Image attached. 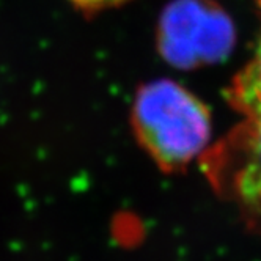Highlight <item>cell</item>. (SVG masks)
Instances as JSON below:
<instances>
[{
	"instance_id": "obj_1",
	"label": "cell",
	"mask_w": 261,
	"mask_h": 261,
	"mask_svg": "<svg viewBox=\"0 0 261 261\" xmlns=\"http://www.w3.org/2000/svg\"><path fill=\"white\" fill-rule=\"evenodd\" d=\"M139 142L164 170H179L208 146L210 112L195 95L173 81L142 87L133 109Z\"/></svg>"
},
{
	"instance_id": "obj_2",
	"label": "cell",
	"mask_w": 261,
	"mask_h": 261,
	"mask_svg": "<svg viewBox=\"0 0 261 261\" xmlns=\"http://www.w3.org/2000/svg\"><path fill=\"white\" fill-rule=\"evenodd\" d=\"M158 41L167 62L194 68L225 57L234 43V27L213 0H173L161 16Z\"/></svg>"
},
{
	"instance_id": "obj_3",
	"label": "cell",
	"mask_w": 261,
	"mask_h": 261,
	"mask_svg": "<svg viewBox=\"0 0 261 261\" xmlns=\"http://www.w3.org/2000/svg\"><path fill=\"white\" fill-rule=\"evenodd\" d=\"M227 167L234 200L252 220L261 223V114L247 117V123L230 139Z\"/></svg>"
},
{
	"instance_id": "obj_5",
	"label": "cell",
	"mask_w": 261,
	"mask_h": 261,
	"mask_svg": "<svg viewBox=\"0 0 261 261\" xmlns=\"http://www.w3.org/2000/svg\"><path fill=\"white\" fill-rule=\"evenodd\" d=\"M69 2L77 11H82L87 16H90V14H96L110 8L121 7L130 2V0H69Z\"/></svg>"
},
{
	"instance_id": "obj_4",
	"label": "cell",
	"mask_w": 261,
	"mask_h": 261,
	"mask_svg": "<svg viewBox=\"0 0 261 261\" xmlns=\"http://www.w3.org/2000/svg\"><path fill=\"white\" fill-rule=\"evenodd\" d=\"M230 102L246 117L261 114V38L250 60L228 88Z\"/></svg>"
}]
</instances>
